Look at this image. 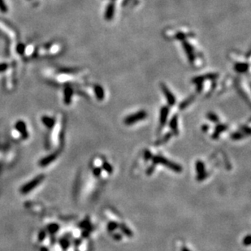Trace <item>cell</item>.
Returning <instances> with one entry per match:
<instances>
[{"instance_id": "1", "label": "cell", "mask_w": 251, "mask_h": 251, "mask_svg": "<svg viewBox=\"0 0 251 251\" xmlns=\"http://www.w3.org/2000/svg\"><path fill=\"white\" fill-rule=\"evenodd\" d=\"M152 163L154 164H161V165H164L165 167H167L168 169L171 170V171H175V172H177V173H180L181 172L183 168L180 164H176L175 162H172L171 160H169L167 158L164 157L162 155H154L152 156Z\"/></svg>"}, {"instance_id": "2", "label": "cell", "mask_w": 251, "mask_h": 251, "mask_svg": "<svg viewBox=\"0 0 251 251\" xmlns=\"http://www.w3.org/2000/svg\"><path fill=\"white\" fill-rule=\"evenodd\" d=\"M146 117H147V113H146V111L141 110L139 112L127 116L124 120V123L125 125H132V124L138 123V121L145 120Z\"/></svg>"}, {"instance_id": "3", "label": "cell", "mask_w": 251, "mask_h": 251, "mask_svg": "<svg viewBox=\"0 0 251 251\" xmlns=\"http://www.w3.org/2000/svg\"><path fill=\"white\" fill-rule=\"evenodd\" d=\"M219 77V74L216 72H210L207 74H204L201 76H197L196 77L192 79V82L195 85H199V84H203L205 81L211 80V81H215Z\"/></svg>"}, {"instance_id": "4", "label": "cell", "mask_w": 251, "mask_h": 251, "mask_svg": "<svg viewBox=\"0 0 251 251\" xmlns=\"http://www.w3.org/2000/svg\"><path fill=\"white\" fill-rule=\"evenodd\" d=\"M168 115H169V107L167 106H164L162 107L160 109V114H159V125L158 128V133H159L162 129L164 128V126L167 124V118H168Z\"/></svg>"}, {"instance_id": "5", "label": "cell", "mask_w": 251, "mask_h": 251, "mask_svg": "<svg viewBox=\"0 0 251 251\" xmlns=\"http://www.w3.org/2000/svg\"><path fill=\"white\" fill-rule=\"evenodd\" d=\"M159 86H160V88H161L163 94H164V96H165V98L167 99L168 105L171 106H171L175 105V102H176V100H175V96H174V94H172V93L171 92V90H169V88L167 87L165 84L163 83V82L160 83Z\"/></svg>"}, {"instance_id": "6", "label": "cell", "mask_w": 251, "mask_h": 251, "mask_svg": "<svg viewBox=\"0 0 251 251\" xmlns=\"http://www.w3.org/2000/svg\"><path fill=\"white\" fill-rule=\"evenodd\" d=\"M182 46H183L184 50H185L186 55H187L189 63L193 64L195 61V55H194L193 46L187 41H183L182 42Z\"/></svg>"}, {"instance_id": "7", "label": "cell", "mask_w": 251, "mask_h": 251, "mask_svg": "<svg viewBox=\"0 0 251 251\" xmlns=\"http://www.w3.org/2000/svg\"><path fill=\"white\" fill-rule=\"evenodd\" d=\"M115 11H116V6L113 2H111L107 4V6L106 8L105 13H104V17L105 20L110 21L112 20L115 15Z\"/></svg>"}, {"instance_id": "8", "label": "cell", "mask_w": 251, "mask_h": 251, "mask_svg": "<svg viewBox=\"0 0 251 251\" xmlns=\"http://www.w3.org/2000/svg\"><path fill=\"white\" fill-rule=\"evenodd\" d=\"M169 127L171 128V133L174 136L179 135V129H178V116L175 114L171 117L169 122Z\"/></svg>"}, {"instance_id": "9", "label": "cell", "mask_w": 251, "mask_h": 251, "mask_svg": "<svg viewBox=\"0 0 251 251\" xmlns=\"http://www.w3.org/2000/svg\"><path fill=\"white\" fill-rule=\"evenodd\" d=\"M227 129V126L225 125V124H217V125L215 126V131H214V133H212V135H211V138L214 140H217L218 138H219L220 134H221L223 132L226 131Z\"/></svg>"}, {"instance_id": "10", "label": "cell", "mask_w": 251, "mask_h": 251, "mask_svg": "<svg viewBox=\"0 0 251 251\" xmlns=\"http://www.w3.org/2000/svg\"><path fill=\"white\" fill-rule=\"evenodd\" d=\"M249 68V65L247 63L238 62L236 63L234 65V70L238 73H245L248 72Z\"/></svg>"}, {"instance_id": "11", "label": "cell", "mask_w": 251, "mask_h": 251, "mask_svg": "<svg viewBox=\"0 0 251 251\" xmlns=\"http://www.w3.org/2000/svg\"><path fill=\"white\" fill-rule=\"evenodd\" d=\"M94 91L96 98L98 101H102L105 98V91H104L102 86H101L100 85H95L94 86Z\"/></svg>"}, {"instance_id": "12", "label": "cell", "mask_w": 251, "mask_h": 251, "mask_svg": "<svg viewBox=\"0 0 251 251\" xmlns=\"http://www.w3.org/2000/svg\"><path fill=\"white\" fill-rule=\"evenodd\" d=\"M42 180V176H40V177H38V178H36L35 180H34L33 181L28 183L25 186H24V188H23V190H22V192H24V193H27V192L30 191V190H32V189H34L35 186H38V184L40 183Z\"/></svg>"}, {"instance_id": "13", "label": "cell", "mask_w": 251, "mask_h": 251, "mask_svg": "<svg viewBox=\"0 0 251 251\" xmlns=\"http://www.w3.org/2000/svg\"><path fill=\"white\" fill-rule=\"evenodd\" d=\"M72 94H73V90L72 88L68 86L64 89V101L65 102V104L67 105H69L71 103V101H72Z\"/></svg>"}, {"instance_id": "14", "label": "cell", "mask_w": 251, "mask_h": 251, "mask_svg": "<svg viewBox=\"0 0 251 251\" xmlns=\"http://www.w3.org/2000/svg\"><path fill=\"white\" fill-rule=\"evenodd\" d=\"M172 136H173V134L171 133V132L167 133L164 134L163 137L159 138V139L154 142V145H155V146H162V145H164V144H166L171 138H172Z\"/></svg>"}, {"instance_id": "15", "label": "cell", "mask_w": 251, "mask_h": 251, "mask_svg": "<svg viewBox=\"0 0 251 251\" xmlns=\"http://www.w3.org/2000/svg\"><path fill=\"white\" fill-rule=\"evenodd\" d=\"M195 99V95H190L189 98H187L186 99H185L179 105V107L180 110H185L186 107H188L192 102L194 101Z\"/></svg>"}, {"instance_id": "16", "label": "cell", "mask_w": 251, "mask_h": 251, "mask_svg": "<svg viewBox=\"0 0 251 251\" xmlns=\"http://www.w3.org/2000/svg\"><path fill=\"white\" fill-rule=\"evenodd\" d=\"M119 228H120V231H121L122 234L125 235L126 237H132L133 236V233L132 230L130 229L128 226H126L124 223H120V225H119Z\"/></svg>"}, {"instance_id": "17", "label": "cell", "mask_w": 251, "mask_h": 251, "mask_svg": "<svg viewBox=\"0 0 251 251\" xmlns=\"http://www.w3.org/2000/svg\"><path fill=\"white\" fill-rule=\"evenodd\" d=\"M195 167L197 175H198V174L203 173V172H205L206 171L205 164H204L203 162L201 161V160H197V161L196 162Z\"/></svg>"}, {"instance_id": "18", "label": "cell", "mask_w": 251, "mask_h": 251, "mask_svg": "<svg viewBox=\"0 0 251 251\" xmlns=\"http://www.w3.org/2000/svg\"><path fill=\"white\" fill-rule=\"evenodd\" d=\"M119 225L120 223H118L116 221H111L107 223V229L109 233H113L114 231H116L117 228H119Z\"/></svg>"}, {"instance_id": "19", "label": "cell", "mask_w": 251, "mask_h": 251, "mask_svg": "<svg viewBox=\"0 0 251 251\" xmlns=\"http://www.w3.org/2000/svg\"><path fill=\"white\" fill-rule=\"evenodd\" d=\"M245 137H246V136H245L243 133H241V131L235 132V133H232L231 136H230L231 139L234 140V141H238V140H241V139H242V138H245Z\"/></svg>"}, {"instance_id": "20", "label": "cell", "mask_w": 251, "mask_h": 251, "mask_svg": "<svg viewBox=\"0 0 251 251\" xmlns=\"http://www.w3.org/2000/svg\"><path fill=\"white\" fill-rule=\"evenodd\" d=\"M102 169L105 171L107 173L112 174L113 172V167L108 162H103L102 165Z\"/></svg>"}, {"instance_id": "21", "label": "cell", "mask_w": 251, "mask_h": 251, "mask_svg": "<svg viewBox=\"0 0 251 251\" xmlns=\"http://www.w3.org/2000/svg\"><path fill=\"white\" fill-rule=\"evenodd\" d=\"M206 116H207V118L210 121L214 122V123H218L219 121V116L215 113H214V112H208Z\"/></svg>"}, {"instance_id": "22", "label": "cell", "mask_w": 251, "mask_h": 251, "mask_svg": "<svg viewBox=\"0 0 251 251\" xmlns=\"http://www.w3.org/2000/svg\"><path fill=\"white\" fill-rule=\"evenodd\" d=\"M175 38L176 40L183 42V41H186V39L187 38V34H186L183 32H178L177 34L175 35Z\"/></svg>"}, {"instance_id": "23", "label": "cell", "mask_w": 251, "mask_h": 251, "mask_svg": "<svg viewBox=\"0 0 251 251\" xmlns=\"http://www.w3.org/2000/svg\"><path fill=\"white\" fill-rule=\"evenodd\" d=\"M241 133H243L245 134V135L246 136V137H248V136L250 135V133H251L250 128H249V126H247V125L241 126Z\"/></svg>"}, {"instance_id": "24", "label": "cell", "mask_w": 251, "mask_h": 251, "mask_svg": "<svg viewBox=\"0 0 251 251\" xmlns=\"http://www.w3.org/2000/svg\"><path fill=\"white\" fill-rule=\"evenodd\" d=\"M8 10V7L4 2V0H0V12L3 13H7Z\"/></svg>"}, {"instance_id": "25", "label": "cell", "mask_w": 251, "mask_h": 251, "mask_svg": "<svg viewBox=\"0 0 251 251\" xmlns=\"http://www.w3.org/2000/svg\"><path fill=\"white\" fill-rule=\"evenodd\" d=\"M208 176V173L207 172V171H205V172H203V173L201 174H198V175H197V181H203L204 180H206Z\"/></svg>"}, {"instance_id": "26", "label": "cell", "mask_w": 251, "mask_h": 251, "mask_svg": "<svg viewBox=\"0 0 251 251\" xmlns=\"http://www.w3.org/2000/svg\"><path fill=\"white\" fill-rule=\"evenodd\" d=\"M152 153L150 151H149V149H146L145 151H144V159H145V161L146 162H148L149 160H150L152 159Z\"/></svg>"}, {"instance_id": "27", "label": "cell", "mask_w": 251, "mask_h": 251, "mask_svg": "<svg viewBox=\"0 0 251 251\" xmlns=\"http://www.w3.org/2000/svg\"><path fill=\"white\" fill-rule=\"evenodd\" d=\"M154 170H155V164H152L149 167H147V169L146 171V174L147 175H151L154 173Z\"/></svg>"}, {"instance_id": "28", "label": "cell", "mask_w": 251, "mask_h": 251, "mask_svg": "<svg viewBox=\"0 0 251 251\" xmlns=\"http://www.w3.org/2000/svg\"><path fill=\"white\" fill-rule=\"evenodd\" d=\"M102 167H94L93 169V174L95 177H99L102 174Z\"/></svg>"}, {"instance_id": "29", "label": "cell", "mask_w": 251, "mask_h": 251, "mask_svg": "<svg viewBox=\"0 0 251 251\" xmlns=\"http://www.w3.org/2000/svg\"><path fill=\"white\" fill-rule=\"evenodd\" d=\"M112 238H113L115 241H120L122 240V234L121 233H115L112 234Z\"/></svg>"}, {"instance_id": "30", "label": "cell", "mask_w": 251, "mask_h": 251, "mask_svg": "<svg viewBox=\"0 0 251 251\" xmlns=\"http://www.w3.org/2000/svg\"><path fill=\"white\" fill-rule=\"evenodd\" d=\"M242 243H243V245H245V246H249V245H250V236L247 235L246 237H244Z\"/></svg>"}, {"instance_id": "31", "label": "cell", "mask_w": 251, "mask_h": 251, "mask_svg": "<svg viewBox=\"0 0 251 251\" xmlns=\"http://www.w3.org/2000/svg\"><path fill=\"white\" fill-rule=\"evenodd\" d=\"M16 49H17V51H18L20 54H23L24 52V46L23 44H19Z\"/></svg>"}, {"instance_id": "32", "label": "cell", "mask_w": 251, "mask_h": 251, "mask_svg": "<svg viewBox=\"0 0 251 251\" xmlns=\"http://www.w3.org/2000/svg\"><path fill=\"white\" fill-rule=\"evenodd\" d=\"M8 68V65L7 64H0V72H4L7 68Z\"/></svg>"}, {"instance_id": "33", "label": "cell", "mask_w": 251, "mask_h": 251, "mask_svg": "<svg viewBox=\"0 0 251 251\" xmlns=\"http://www.w3.org/2000/svg\"><path fill=\"white\" fill-rule=\"evenodd\" d=\"M208 130H209V125L208 124H203V125L201 126V131L203 132V133H206V132H207Z\"/></svg>"}, {"instance_id": "34", "label": "cell", "mask_w": 251, "mask_h": 251, "mask_svg": "<svg viewBox=\"0 0 251 251\" xmlns=\"http://www.w3.org/2000/svg\"><path fill=\"white\" fill-rule=\"evenodd\" d=\"M130 1H131V0H124V1H123V6L124 7L126 6V5H127V4L130 2Z\"/></svg>"}, {"instance_id": "35", "label": "cell", "mask_w": 251, "mask_h": 251, "mask_svg": "<svg viewBox=\"0 0 251 251\" xmlns=\"http://www.w3.org/2000/svg\"><path fill=\"white\" fill-rule=\"evenodd\" d=\"M181 251H190V250H189L186 246H183V247L181 248Z\"/></svg>"}]
</instances>
